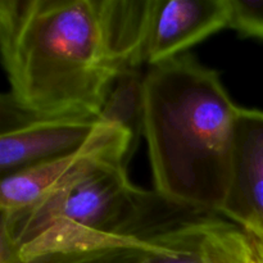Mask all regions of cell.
<instances>
[{"instance_id": "cell-1", "label": "cell", "mask_w": 263, "mask_h": 263, "mask_svg": "<svg viewBox=\"0 0 263 263\" xmlns=\"http://www.w3.org/2000/svg\"><path fill=\"white\" fill-rule=\"evenodd\" d=\"M148 0H0V51L18 105L102 115L121 73L141 66Z\"/></svg>"}, {"instance_id": "cell-2", "label": "cell", "mask_w": 263, "mask_h": 263, "mask_svg": "<svg viewBox=\"0 0 263 263\" xmlns=\"http://www.w3.org/2000/svg\"><path fill=\"white\" fill-rule=\"evenodd\" d=\"M239 110L217 72L192 54L149 67L143 134L154 192L220 215L230 187Z\"/></svg>"}, {"instance_id": "cell-3", "label": "cell", "mask_w": 263, "mask_h": 263, "mask_svg": "<svg viewBox=\"0 0 263 263\" xmlns=\"http://www.w3.org/2000/svg\"><path fill=\"white\" fill-rule=\"evenodd\" d=\"M127 161L107 159L82 170L30 207L0 217L2 256L26 257L138 222L159 194L136 187Z\"/></svg>"}, {"instance_id": "cell-4", "label": "cell", "mask_w": 263, "mask_h": 263, "mask_svg": "<svg viewBox=\"0 0 263 263\" xmlns=\"http://www.w3.org/2000/svg\"><path fill=\"white\" fill-rule=\"evenodd\" d=\"M108 121L102 115H39L13 100L0 99L2 177L41 162L71 154L86 145Z\"/></svg>"}, {"instance_id": "cell-5", "label": "cell", "mask_w": 263, "mask_h": 263, "mask_svg": "<svg viewBox=\"0 0 263 263\" xmlns=\"http://www.w3.org/2000/svg\"><path fill=\"white\" fill-rule=\"evenodd\" d=\"M136 139L127 128L108 121L79 151L41 162L2 177L0 217L30 207L82 170L107 159H125L134 153Z\"/></svg>"}, {"instance_id": "cell-6", "label": "cell", "mask_w": 263, "mask_h": 263, "mask_svg": "<svg viewBox=\"0 0 263 263\" xmlns=\"http://www.w3.org/2000/svg\"><path fill=\"white\" fill-rule=\"evenodd\" d=\"M229 17V0H149L141 64L152 67L185 54L228 28Z\"/></svg>"}, {"instance_id": "cell-7", "label": "cell", "mask_w": 263, "mask_h": 263, "mask_svg": "<svg viewBox=\"0 0 263 263\" xmlns=\"http://www.w3.org/2000/svg\"><path fill=\"white\" fill-rule=\"evenodd\" d=\"M220 215L263 234V110H239L230 187Z\"/></svg>"}, {"instance_id": "cell-8", "label": "cell", "mask_w": 263, "mask_h": 263, "mask_svg": "<svg viewBox=\"0 0 263 263\" xmlns=\"http://www.w3.org/2000/svg\"><path fill=\"white\" fill-rule=\"evenodd\" d=\"M143 79L138 69L121 73L102 109L105 120L127 128L136 140L143 134Z\"/></svg>"}, {"instance_id": "cell-9", "label": "cell", "mask_w": 263, "mask_h": 263, "mask_svg": "<svg viewBox=\"0 0 263 263\" xmlns=\"http://www.w3.org/2000/svg\"><path fill=\"white\" fill-rule=\"evenodd\" d=\"M205 263H253L243 229L218 216L204 241Z\"/></svg>"}, {"instance_id": "cell-10", "label": "cell", "mask_w": 263, "mask_h": 263, "mask_svg": "<svg viewBox=\"0 0 263 263\" xmlns=\"http://www.w3.org/2000/svg\"><path fill=\"white\" fill-rule=\"evenodd\" d=\"M229 4L228 28L243 37L263 40V0H229Z\"/></svg>"}, {"instance_id": "cell-11", "label": "cell", "mask_w": 263, "mask_h": 263, "mask_svg": "<svg viewBox=\"0 0 263 263\" xmlns=\"http://www.w3.org/2000/svg\"><path fill=\"white\" fill-rule=\"evenodd\" d=\"M248 239L253 263H263V234L252 230H243Z\"/></svg>"}]
</instances>
